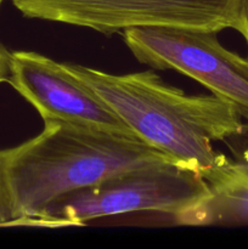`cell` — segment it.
<instances>
[{"instance_id": "cell-1", "label": "cell", "mask_w": 248, "mask_h": 249, "mask_svg": "<svg viewBox=\"0 0 248 249\" xmlns=\"http://www.w3.org/2000/svg\"><path fill=\"white\" fill-rule=\"evenodd\" d=\"M66 68L96 92L138 138L208 184L230 163L213 142L243 134L242 117L215 95H186L151 71L111 74L75 63Z\"/></svg>"}, {"instance_id": "cell-2", "label": "cell", "mask_w": 248, "mask_h": 249, "mask_svg": "<svg viewBox=\"0 0 248 249\" xmlns=\"http://www.w3.org/2000/svg\"><path fill=\"white\" fill-rule=\"evenodd\" d=\"M162 162L174 160L133 134L46 119L35 138L0 151V175L12 226H29L63 195Z\"/></svg>"}, {"instance_id": "cell-3", "label": "cell", "mask_w": 248, "mask_h": 249, "mask_svg": "<svg viewBox=\"0 0 248 249\" xmlns=\"http://www.w3.org/2000/svg\"><path fill=\"white\" fill-rule=\"evenodd\" d=\"M209 184L175 162L142 165L58 197L29 226L65 228L129 213H159L172 219L201 201Z\"/></svg>"}, {"instance_id": "cell-4", "label": "cell", "mask_w": 248, "mask_h": 249, "mask_svg": "<svg viewBox=\"0 0 248 249\" xmlns=\"http://www.w3.org/2000/svg\"><path fill=\"white\" fill-rule=\"evenodd\" d=\"M28 18L113 34L139 27L240 29L241 0H11Z\"/></svg>"}, {"instance_id": "cell-5", "label": "cell", "mask_w": 248, "mask_h": 249, "mask_svg": "<svg viewBox=\"0 0 248 249\" xmlns=\"http://www.w3.org/2000/svg\"><path fill=\"white\" fill-rule=\"evenodd\" d=\"M139 62L174 70L230 102L248 123V58L219 43L216 32L184 27H139L123 32Z\"/></svg>"}, {"instance_id": "cell-6", "label": "cell", "mask_w": 248, "mask_h": 249, "mask_svg": "<svg viewBox=\"0 0 248 249\" xmlns=\"http://www.w3.org/2000/svg\"><path fill=\"white\" fill-rule=\"evenodd\" d=\"M9 84L46 119L135 134L111 107L66 68L33 51L11 53Z\"/></svg>"}, {"instance_id": "cell-7", "label": "cell", "mask_w": 248, "mask_h": 249, "mask_svg": "<svg viewBox=\"0 0 248 249\" xmlns=\"http://www.w3.org/2000/svg\"><path fill=\"white\" fill-rule=\"evenodd\" d=\"M177 225H247L248 158L231 162L220 177L209 184L201 201L173 219Z\"/></svg>"}, {"instance_id": "cell-8", "label": "cell", "mask_w": 248, "mask_h": 249, "mask_svg": "<svg viewBox=\"0 0 248 249\" xmlns=\"http://www.w3.org/2000/svg\"><path fill=\"white\" fill-rule=\"evenodd\" d=\"M11 70V53L0 43V84L9 83Z\"/></svg>"}, {"instance_id": "cell-9", "label": "cell", "mask_w": 248, "mask_h": 249, "mask_svg": "<svg viewBox=\"0 0 248 249\" xmlns=\"http://www.w3.org/2000/svg\"><path fill=\"white\" fill-rule=\"evenodd\" d=\"M0 226H12V215L0 177Z\"/></svg>"}, {"instance_id": "cell-10", "label": "cell", "mask_w": 248, "mask_h": 249, "mask_svg": "<svg viewBox=\"0 0 248 249\" xmlns=\"http://www.w3.org/2000/svg\"><path fill=\"white\" fill-rule=\"evenodd\" d=\"M241 34L248 43V0H241L240 7V29Z\"/></svg>"}, {"instance_id": "cell-11", "label": "cell", "mask_w": 248, "mask_h": 249, "mask_svg": "<svg viewBox=\"0 0 248 249\" xmlns=\"http://www.w3.org/2000/svg\"><path fill=\"white\" fill-rule=\"evenodd\" d=\"M5 0H0V7H1V5H2V2H4Z\"/></svg>"}]
</instances>
